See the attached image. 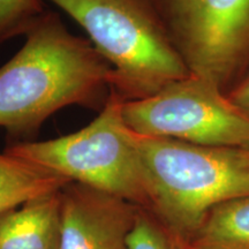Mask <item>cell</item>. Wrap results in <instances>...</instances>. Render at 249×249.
<instances>
[{"label": "cell", "instance_id": "3", "mask_svg": "<svg viewBox=\"0 0 249 249\" xmlns=\"http://www.w3.org/2000/svg\"><path fill=\"white\" fill-rule=\"evenodd\" d=\"M133 138L150 182V211L187 241L211 208L249 196L248 148L207 147L134 132Z\"/></svg>", "mask_w": 249, "mask_h": 249}, {"label": "cell", "instance_id": "6", "mask_svg": "<svg viewBox=\"0 0 249 249\" xmlns=\"http://www.w3.org/2000/svg\"><path fill=\"white\" fill-rule=\"evenodd\" d=\"M193 75L224 89L249 62V0H157Z\"/></svg>", "mask_w": 249, "mask_h": 249}, {"label": "cell", "instance_id": "9", "mask_svg": "<svg viewBox=\"0 0 249 249\" xmlns=\"http://www.w3.org/2000/svg\"><path fill=\"white\" fill-rule=\"evenodd\" d=\"M189 249H249V196L211 208L188 240Z\"/></svg>", "mask_w": 249, "mask_h": 249}, {"label": "cell", "instance_id": "5", "mask_svg": "<svg viewBox=\"0 0 249 249\" xmlns=\"http://www.w3.org/2000/svg\"><path fill=\"white\" fill-rule=\"evenodd\" d=\"M123 116L139 135L207 147L249 148V114L220 87L193 74L150 97L124 102Z\"/></svg>", "mask_w": 249, "mask_h": 249}, {"label": "cell", "instance_id": "7", "mask_svg": "<svg viewBox=\"0 0 249 249\" xmlns=\"http://www.w3.org/2000/svg\"><path fill=\"white\" fill-rule=\"evenodd\" d=\"M141 207L71 181L61 189L60 249H129Z\"/></svg>", "mask_w": 249, "mask_h": 249}, {"label": "cell", "instance_id": "13", "mask_svg": "<svg viewBox=\"0 0 249 249\" xmlns=\"http://www.w3.org/2000/svg\"><path fill=\"white\" fill-rule=\"evenodd\" d=\"M227 96L236 107L249 114V74L231 90V92L227 93Z\"/></svg>", "mask_w": 249, "mask_h": 249}, {"label": "cell", "instance_id": "4", "mask_svg": "<svg viewBox=\"0 0 249 249\" xmlns=\"http://www.w3.org/2000/svg\"><path fill=\"white\" fill-rule=\"evenodd\" d=\"M124 99L111 89L98 117L85 128L48 141H14L6 154L151 209L147 171L124 124Z\"/></svg>", "mask_w": 249, "mask_h": 249}, {"label": "cell", "instance_id": "10", "mask_svg": "<svg viewBox=\"0 0 249 249\" xmlns=\"http://www.w3.org/2000/svg\"><path fill=\"white\" fill-rule=\"evenodd\" d=\"M70 182L60 174L0 152V216L31 198L60 191Z\"/></svg>", "mask_w": 249, "mask_h": 249}, {"label": "cell", "instance_id": "2", "mask_svg": "<svg viewBox=\"0 0 249 249\" xmlns=\"http://www.w3.org/2000/svg\"><path fill=\"white\" fill-rule=\"evenodd\" d=\"M88 34L113 68L124 101L150 97L191 75L174 44L157 0H49Z\"/></svg>", "mask_w": 249, "mask_h": 249}, {"label": "cell", "instance_id": "8", "mask_svg": "<svg viewBox=\"0 0 249 249\" xmlns=\"http://www.w3.org/2000/svg\"><path fill=\"white\" fill-rule=\"evenodd\" d=\"M61 189L0 216V249H60Z\"/></svg>", "mask_w": 249, "mask_h": 249}, {"label": "cell", "instance_id": "14", "mask_svg": "<svg viewBox=\"0 0 249 249\" xmlns=\"http://www.w3.org/2000/svg\"><path fill=\"white\" fill-rule=\"evenodd\" d=\"M248 149H249V148H248Z\"/></svg>", "mask_w": 249, "mask_h": 249}, {"label": "cell", "instance_id": "12", "mask_svg": "<svg viewBox=\"0 0 249 249\" xmlns=\"http://www.w3.org/2000/svg\"><path fill=\"white\" fill-rule=\"evenodd\" d=\"M44 12L42 0H0V43L26 36Z\"/></svg>", "mask_w": 249, "mask_h": 249}, {"label": "cell", "instance_id": "11", "mask_svg": "<svg viewBox=\"0 0 249 249\" xmlns=\"http://www.w3.org/2000/svg\"><path fill=\"white\" fill-rule=\"evenodd\" d=\"M129 249H189L188 241L160 219L141 208L138 222L128 239Z\"/></svg>", "mask_w": 249, "mask_h": 249}, {"label": "cell", "instance_id": "1", "mask_svg": "<svg viewBox=\"0 0 249 249\" xmlns=\"http://www.w3.org/2000/svg\"><path fill=\"white\" fill-rule=\"evenodd\" d=\"M112 86L113 68L91 42L45 11L22 48L0 67V127L24 141L70 105L101 111Z\"/></svg>", "mask_w": 249, "mask_h": 249}]
</instances>
